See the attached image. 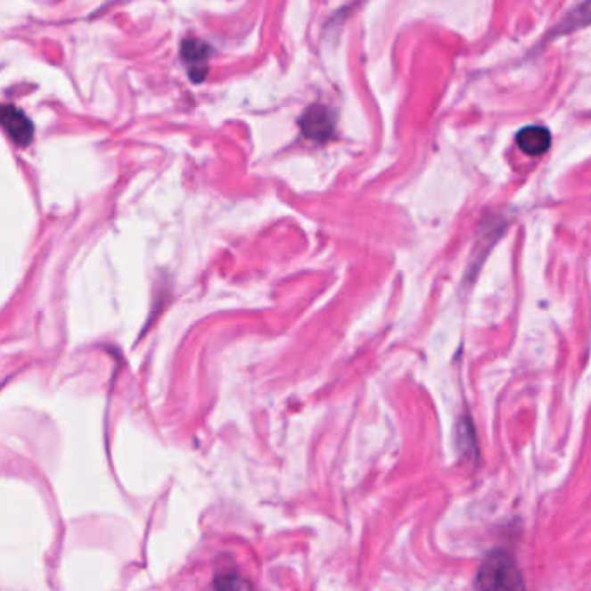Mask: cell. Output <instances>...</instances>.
I'll return each mask as SVG.
<instances>
[{"instance_id":"cell-1","label":"cell","mask_w":591,"mask_h":591,"mask_svg":"<svg viewBox=\"0 0 591 591\" xmlns=\"http://www.w3.org/2000/svg\"><path fill=\"white\" fill-rule=\"evenodd\" d=\"M476 591H526L524 579L512 555L504 550L491 552L480 563Z\"/></svg>"},{"instance_id":"cell-8","label":"cell","mask_w":591,"mask_h":591,"mask_svg":"<svg viewBox=\"0 0 591 591\" xmlns=\"http://www.w3.org/2000/svg\"><path fill=\"white\" fill-rule=\"evenodd\" d=\"M215 590L217 591H251L250 583L241 578L239 574L226 572L215 579Z\"/></svg>"},{"instance_id":"cell-4","label":"cell","mask_w":591,"mask_h":591,"mask_svg":"<svg viewBox=\"0 0 591 591\" xmlns=\"http://www.w3.org/2000/svg\"><path fill=\"white\" fill-rule=\"evenodd\" d=\"M0 125L18 145L25 147L33 139V123L29 116L14 106H0Z\"/></svg>"},{"instance_id":"cell-3","label":"cell","mask_w":591,"mask_h":591,"mask_svg":"<svg viewBox=\"0 0 591 591\" xmlns=\"http://www.w3.org/2000/svg\"><path fill=\"white\" fill-rule=\"evenodd\" d=\"M180 54H182L184 64L189 70V77L193 78V82L201 84L208 75V62L211 57V47L208 44H204L202 40L187 38L182 42Z\"/></svg>"},{"instance_id":"cell-5","label":"cell","mask_w":591,"mask_h":591,"mask_svg":"<svg viewBox=\"0 0 591 591\" xmlns=\"http://www.w3.org/2000/svg\"><path fill=\"white\" fill-rule=\"evenodd\" d=\"M517 145L524 154H528L531 158H538V156H543L550 149L552 134L545 127L531 125V127L522 128L517 134Z\"/></svg>"},{"instance_id":"cell-7","label":"cell","mask_w":591,"mask_h":591,"mask_svg":"<svg viewBox=\"0 0 591 591\" xmlns=\"http://www.w3.org/2000/svg\"><path fill=\"white\" fill-rule=\"evenodd\" d=\"M456 448L464 458H476L478 456V441L476 432L471 419H460L456 425Z\"/></svg>"},{"instance_id":"cell-2","label":"cell","mask_w":591,"mask_h":591,"mask_svg":"<svg viewBox=\"0 0 591 591\" xmlns=\"http://www.w3.org/2000/svg\"><path fill=\"white\" fill-rule=\"evenodd\" d=\"M336 127L334 114L320 104L310 106L300 118V128L307 139L313 142H325L332 137Z\"/></svg>"},{"instance_id":"cell-6","label":"cell","mask_w":591,"mask_h":591,"mask_svg":"<svg viewBox=\"0 0 591 591\" xmlns=\"http://www.w3.org/2000/svg\"><path fill=\"white\" fill-rule=\"evenodd\" d=\"M591 25V0L581 2L578 7H574L562 21L555 27L552 37H561L572 33L576 29H587Z\"/></svg>"}]
</instances>
